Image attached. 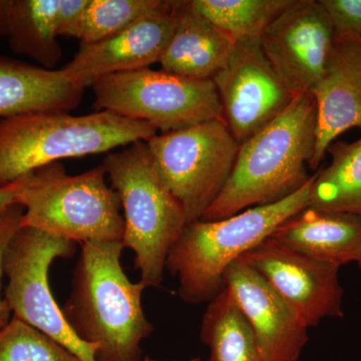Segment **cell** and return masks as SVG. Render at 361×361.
Returning <instances> with one entry per match:
<instances>
[{
    "label": "cell",
    "mask_w": 361,
    "mask_h": 361,
    "mask_svg": "<svg viewBox=\"0 0 361 361\" xmlns=\"http://www.w3.org/2000/svg\"><path fill=\"white\" fill-rule=\"evenodd\" d=\"M123 242L80 245L63 315L78 338L99 346L97 361H142L141 344L153 334L142 297L121 263Z\"/></svg>",
    "instance_id": "cell-1"
},
{
    "label": "cell",
    "mask_w": 361,
    "mask_h": 361,
    "mask_svg": "<svg viewBox=\"0 0 361 361\" xmlns=\"http://www.w3.org/2000/svg\"><path fill=\"white\" fill-rule=\"evenodd\" d=\"M315 135L314 97L297 94L286 110L240 144L229 179L201 220L224 219L295 193L310 179Z\"/></svg>",
    "instance_id": "cell-2"
},
{
    "label": "cell",
    "mask_w": 361,
    "mask_h": 361,
    "mask_svg": "<svg viewBox=\"0 0 361 361\" xmlns=\"http://www.w3.org/2000/svg\"><path fill=\"white\" fill-rule=\"evenodd\" d=\"M313 178L283 200L253 207L224 219L188 224L166 263V269L179 279L180 299L199 304L217 295L225 287L226 271L235 261L308 206Z\"/></svg>",
    "instance_id": "cell-3"
},
{
    "label": "cell",
    "mask_w": 361,
    "mask_h": 361,
    "mask_svg": "<svg viewBox=\"0 0 361 361\" xmlns=\"http://www.w3.org/2000/svg\"><path fill=\"white\" fill-rule=\"evenodd\" d=\"M158 134L148 123L106 111L30 113L0 118V186L59 160L97 155Z\"/></svg>",
    "instance_id": "cell-4"
},
{
    "label": "cell",
    "mask_w": 361,
    "mask_h": 361,
    "mask_svg": "<svg viewBox=\"0 0 361 361\" xmlns=\"http://www.w3.org/2000/svg\"><path fill=\"white\" fill-rule=\"evenodd\" d=\"M123 211V243L135 254L145 287L163 282L169 252L188 225L186 215L157 174L147 142H133L103 161Z\"/></svg>",
    "instance_id": "cell-5"
},
{
    "label": "cell",
    "mask_w": 361,
    "mask_h": 361,
    "mask_svg": "<svg viewBox=\"0 0 361 361\" xmlns=\"http://www.w3.org/2000/svg\"><path fill=\"white\" fill-rule=\"evenodd\" d=\"M106 178L103 164L82 174L68 175L59 161L26 175L18 197L23 208L21 227L80 245L123 242L122 205Z\"/></svg>",
    "instance_id": "cell-6"
},
{
    "label": "cell",
    "mask_w": 361,
    "mask_h": 361,
    "mask_svg": "<svg viewBox=\"0 0 361 361\" xmlns=\"http://www.w3.org/2000/svg\"><path fill=\"white\" fill-rule=\"evenodd\" d=\"M92 90L97 111L148 123L161 134L224 120L213 80L148 68L101 78Z\"/></svg>",
    "instance_id": "cell-7"
},
{
    "label": "cell",
    "mask_w": 361,
    "mask_h": 361,
    "mask_svg": "<svg viewBox=\"0 0 361 361\" xmlns=\"http://www.w3.org/2000/svg\"><path fill=\"white\" fill-rule=\"evenodd\" d=\"M147 145L157 174L182 206L188 224L201 220L219 196L240 146L224 120L157 134Z\"/></svg>",
    "instance_id": "cell-8"
},
{
    "label": "cell",
    "mask_w": 361,
    "mask_h": 361,
    "mask_svg": "<svg viewBox=\"0 0 361 361\" xmlns=\"http://www.w3.org/2000/svg\"><path fill=\"white\" fill-rule=\"evenodd\" d=\"M75 252L73 242L20 226L4 254V299L14 317L51 337L80 361H97L99 346L78 338L49 285V268L54 261L71 257Z\"/></svg>",
    "instance_id": "cell-9"
},
{
    "label": "cell",
    "mask_w": 361,
    "mask_h": 361,
    "mask_svg": "<svg viewBox=\"0 0 361 361\" xmlns=\"http://www.w3.org/2000/svg\"><path fill=\"white\" fill-rule=\"evenodd\" d=\"M213 82L225 123L239 145L276 118L295 97L266 58L260 39L236 42Z\"/></svg>",
    "instance_id": "cell-10"
},
{
    "label": "cell",
    "mask_w": 361,
    "mask_h": 361,
    "mask_svg": "<svg viewBox=\"0 0 361 361\" xmlns=\"http://www.w3.org/2000/svg\"><path fill=\"white\" fill-rule=\"evenodd\" d=\"M334 40L320 0H292L260 37L266 58L294 96L311 92L322 80Z\"/></svg>",
    "instance_id": "cell-11"
},
{
    "label": "cell",
    "mask_w": 361,
    "mask_h": 361,
    "mask_svg": "<svg viewBox=\"0 0 361 361\" xmlns=\"http://www.w3.org/2000/svg\"><path fill=\"white\" fill-rule=\"evenodd\" d=\"M290 305L308 329L342 317L341 267L287 248L273 238L242 256Z\"/></svg>",
    "instance_id": "cell-12"
},
{
    "label": "cell",
    "mask_w": 361,
    "mask_h": 361,
    "mask_svg": "<svg viewBox=\"0 0 361 361\" xmlns=\"http://www.w3.org/2000/svg\"><path fill=\"white\" fill-rule=\"evenodd\" d=\"M255 336L263 361H297L308 342V327L290 305L241 257L224 275Z\"/></svg>",
    "instance_id": "cell-13"
},
{
    "label": "cell",
    "mask_w": 361,
    "mask_h": 361,
    "mask_svg": "<svg viewBox=\"0 0 361 361\" xmlns=\"http://www.w3.org/2000/svg\"><path fill=\"white\" fill-rule=\"evenodd\" d=\"M176 6L147 16L118 35L94 44L80 42L77 54L61 68L73 84L85 89L101 78L142 70L160 63L176 25Z\"/></svg>",
    "instance_id": "cell-14"
},
{
    "label": "cell",
    "mask_w": 361,
    "mask_h": 361,
    "mask_svg": "<svg viewBox=\"0 0 361 361\" xmlns=\"http://www.w3.org/2000/svg\"><path fill=\"white\" fill-rule=\"evenodd\" d=\"M311 94L316 104V135L310 168L316 170L339 135L361 128L360 37L334 35L324 73Z\"/></svg>",
    "instance_id": "cell-15"
},
{
    "label": "cell",
    "mask_w": 361,
    "mask_h": 361,
    "mask_svg": "<svg viewBox=\"0 0 361 361\" xmlns=\"http://www.w3.org/2000/svg\"><path fill=\"white\" fill-rule=\"evenodd\" d=\"M236 40L197 13L190 0H177L176 25L161 56V70L193 80H213L231 58Z\"/></svg>",
    "instance_id": "cell-16"
},
{
    "label": "cell",
    "mask_w": 361,
    "mask_h": 361,
    "mask_svg": "<svg viewBox=\"0 0 361 361\" xmlns=\"http://www.w3.org/2000/svg\"><path fill=\"white\" fill-rule=\"evenodd\" d=\"M271 238L308 257L341 267L360 257L361 217L306 207L279 226Z\"/></svg>",
    "instance_id": "cell-17"
},
{
    "label": "cell",
    "mask_w": 361,
    "mask_h": 361,
    "mask_svg": "<svg viewBox=\"0 0 361 361\" xmlns=\"http://www.w3.org/2000/svg\"><path fill=\"white\" fill-rule=\"evenodd\" d=\"M85 89L61 70H45L0 56V118L30 113H70Z\"/></svg>",
    "instance_id": "cell-18"
},
{
    "label": "cell",
    "mask_w": 361,
    "mask_h": 361,
    "mask_svg": "<svg viewBox=\"0 0 361 361\" xmlns=\"http://www.w3.org/2000/svg\"><path fill=\"white\" fill-rule=\"evenodd\" d=\"M200 338L210 350L206 361H263L250 324L226 287L208 302Z\"/></svg>",
    "instance_id": "cell-19"
},
{
    "label": "cell",
    "mask_w": 361,
    "mask_h": 361,
    "mask_svg": "<svg viewBox=\"0 0 361 361\" xmlns=\"http://www.w3.org/2000/svg\"><path fill=\"white\" fill-rule=\"evenodd\" d=\"M331 161L313 178L310 208L361 217V137L334 142L327 149Z\"/></svg>",
    "instance_id": "cell-20"
},
{
    "label": "cell",
    "mask_w": 361,
    "mask_h": 361,
    "mask_svg": "<svg viewBox=\"0 0 361 361\" xmlns=\"http://www.w3.org/2000/svg\"><path fill=\"white\" fill-rule=\"evenodd\" d=\"M59 0H11L6 39L16 54L56 70L63 51L56 33Z\"/></svg>",
    "instance_id": "cell-21"
},
{
    "label": "cell",
    "mask_w": 361,
    "mask_h": 361,
    "mask_svg": "<svg viewBox=\"0 0 361 361\" xmlns=\"http://www.w3.org/2000/svg\"><path fill=\"white\" fill-rule=\"evenodd\" d=\"M292 0H190L197 13L232 39H260L271 21Z\"/></svg>",
    "instance_id": "cell-22"
},
{
    "label": "cell",
    "mask_w": 361,
    "mask_h": 361,
    "mask_svg": "<svg viewBox=\"0 0 361 361\" xmlns=\"http://www.w3.org/2000/svg\"><path fill=\"white\" fill-rule=\"evenodd\" d=\"M171 4V0H90L80 42L94 44L109 39Z\"/></svg>",
    "instance_id": "cell-23"
},
{
    "label": "cell",
    "mask_w": 361,
    "mask_h": 361,
    "mask_svg": "<svg viewBox=\"0 0 361 361\" xmlns=\"http://www.w3.org/2000/svg\"><path fill=\"white\" fill-rule=\"evenodd\" d=\"M0 361H80L32 325L11 318L0 329Z\"/></svg>",
    "instance_id": "cell-24"
},
{
    "label": "cell",
    "mask_w": 361,
    "mask_h": 361,
    "mask_svg": "<svg viewBox=\"0 0 361 361\" xmlns=\"http://www.w3.org/2000/svg\"><path fill=\"white\" fill-rule=\"evenodd\" d=\"M334 25V35L361 39V0H320Z\"/></svg>",
    "instance_id": "cell-25"
},
{
    "label": "cell",
    "mask_w": 361,
    "mask_h": 361,
    "mask_svg": "<svg viewBox=\"0 0 361 361\" xmlns=\"http://www.w3.org/2000/svg\"><path fill=\"white\" fill-rule=\"evenodd\" d=\"M23 215V208L20 204H11L0 209V329L11 320L13 314L6 299L1 297L4 254L13 235L20 227Z\"/></svg>",
    "instance_id": "cell-26"
},
{
    "label": "cell",
    "mask_w": 361,
    "mask_h": 361,
    "mask_svg": "<svg viewBox=\"0 0 361 361\" xmlns=\"http://www.w3.org/2000/svg\"><path fill=\"white\" fill-rule=\"evenodd\" d=\"M89 4L90 0H59L56 14L59 37L82 39L85 11Z\"/></svg>",
    "instance_id": "cell-27"
},
{
    "label": "cell",
    "mask_w": 361,
    "mask_h": 361,
    "mask_svg": "<svg viewBox=\"0 0 361 361\" xmlns=\"http://www.w3.org/2000/svg\"><path fill=\"white\" fill-rule=\"evenodd\" d=\"M25 176L20 179L14 180L11 184L0 186V209L11 205V204H18V194H20L21 188L25 185Z\"/></svg>",
    "instance_id": "cell-28"
},
{
    "label": "cell",
    "mask_w": 361,
    "mask_h": 361,
    "mask_svg": "<svg viewBox=\"0 0 361 361\" xmlns=\"http://www.w3.org/2000/svg\"><path fill=\"white\" fill-rule=\"evenodd\" d=\"M9 7L11 0H0V37L6 39L8 33Z\"/></svg>",
    "instance_id": "cell-29"
},
{
    "label": "cell",
    "mask_w": 361,
    "mask_h": 361,
    "mask_svg": "<svg viewBox=\"0 0 361 361\" xmlns=\"http://www.w3.org/2000/svg\"><path fill=\"white\" fill-rule=\"evenodd\" d=\"M142 361H176V360H157V358H153V357H149V356H146V357L142 358Z\"/></svg>",
    "instance_id": "cell-30"
},
{
    "label": "cell",
    "mask_w": 361,
    "mask_h": 361,
    "mask_svg": "<svg viewBox=\"0 0 361 361\" xmlns=\"http://www.w3.org/2000/svg\"><path fill=\"white\" fill-rule=\"evenodd\" d=\"M356 263H357V264H358V265H360V269H361V254H360V259H358V261H357V262H356Z\"/></svg>",
    "instance_id": "cell-31"
}]
</instances>
